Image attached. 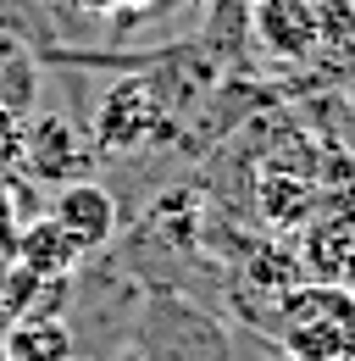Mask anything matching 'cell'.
Instances as JSON below:
<instances>
[{"instance_id": "cell-1", "label": "cell", "mask_w": 355, "mask_h": 361, "mask_svg": "<svg viewBox=\"0 0 355 361\" xmlns=\"http://www.w3.org/2000/svg\"><path fill=\"white\" fill-rule=\"evenodd\" d=\"M278 334L283 350L306 361H355V289L344 283H294L278 300Z\"/></svg>"}, {"instance_id": "cell-2", "label": "cell", "mask_w": 355, "mask_h": 361, "mask_svg": "<svg viewBox=\"0 0 355 361\" xmlns=\"http://www.w3.org/2000/svg\"><path fill=\"white\" fill-rule=\"evenodd\" d=\"M50 223H61V233L89 256V250H106V245L117 239L123 212H117V195H111L106 183L73 178V183L56 189V200H50Z\"/></svg>"}, {"instance_id": "cell-3", "label": "cell", "mask_w": 355, "mask_h": 361, "mask_svg": "<svg viewBox=\"0 0 355 361\" xmlns=\"http://www.w3.org/2000/svg\"><path fill=\"white\" fill-rule=\"evenodd\" d=\"M300 267L322 283L355 289V212H316L300 228Z\"/></svg>"}, {"instance_id": "cell-4", "label": "cell", "mask_w": 355, "mask_h": 361, "mask_svg": "<svg viewBox=\"0 0 355 361\" xmlns=\"http://www.w3.org/2000/svg\"><path fill=\"white\" fill-rule=\"evenodd\" d=\"M250 34L266 56L306 61L316 50V0H256L250 6Z\"/></svg>"}, {"instance_id": "cell-5", "label": "cell", "mask_w": 355, "mask_h": 361, "mask_svg": "<svg viewBox=\"0 0 355 361\" xmlns=\"http://www.w3.org/2000/svg\"><path fill=\"white\" fill-rule=\"evenodd\" d=\"M256 212H261L272 228H300L322 212V200H316V178H311V167H300V173H289V161H266L261 178H256Z\"/></svg>"}, {"instance_id": "cell-6", "label": "cell", "mask_w": 355, "mask_h": 361, "mask_svg": "<svg viewBox=\"0 0 355 361\" xmlns=\"http://www.w3.org/2000/svg\"><path fill=\"white\" fill-rule=\"evenodd\" d=\"M161 111H156V90L150 84H117L100 100V145L106 150H133L156 134Z\"/></svg>"}, {"instance_id": "cell-7", "label": "cell", "mask_w": 355, "mask_h": 361, "mask_svg": "<svg viewBox=\"0 0 355 361\" xmlns=\"http://www.w3.org/2000/svg\"><path fill=\"white\" fill-rule=\"evenodd\" d=\"M0 361H78V334L56 312H28L0 334Z\"/></svg>"}, {"instance_id": "cell-8", "label": "cell", "mask_w": 355, "mask_h": 361, "mask_svg": "<svg viewBox=\"0 0 355 361\" xmlns=\"http://www.w3.org/2000/svg\"><path fill=\"white\" fill-rule=\"evenodd\" d=\"M17 262L34 272V278H44V283H56V278H73L78 272V262H84V250L61 233V223H50V217H39V223H28L23 233H17Z\"/></svg>"}, {"instance_id": "cell-9", "label": "cell", "mask_w": 355, "mask_h": 361, "mask_svg": "<svg viewBox=\"0 0 355 361\" xmlns=\"http://www.w3.org/2000/svg\"><path fill=\"white\" fill-rule=\"evenodd\" d=\"M34 139V167H39L44 178H73V167H78V145H73V134H67V123H39V134H28Z\"/></svg>"}, {"instance_id": "cell-10", "label": "cell", "mask_w": 355, "mask_h": 361, "mask_svg": "<svg viewBox=\"0 0 355 361\" xmlns=\"http://www.w3.org/2000/svg\"><path fill=\"white\" fill-rule=\"evenodd\" d=\"M316 50L355 61V0H316Z\"/></svg>"}, {"instance_id": "cell-11", "label": "cell", "mask_w": 355, "mask_h": 361, "mask_svg": "<svg viewBox=\"0 0 355 361\" xmlns=\"http://www.w3.org/2000/svg\"><path fill=\"white\" fill-rule=\"evenodd\" d=\"M0 34H11V39H23V34L56 39V28L44 17V0H0Z\"/></svg>"}, {"instance_id": "cell-12", "label": "cell", "mask_w": 355, "mask_h": 361, "mask_svg": "<svg viewBox=\"0 0 355 361\" xmlns=\"http://www.w3.org/2000/svg\"><path fill=\"white\" fill-rule=\"evenodd\" d=\"M194 6H206V11H211V6H217V0H194Z\"/></svg>"}, {"instance_id": "cell-13", "label": "cell", "mask_w": 355, "mask_h": 361, "mask_svg": "<svg viewBox=\"0 0 355 361\" xmlns=\"http://www.w3.org/2000/svg\"><path fill=\"white\" fill-rule=\"evenodd\" d=\"M283 361H306V356H289V350H283Z\"/></svg>"}, {"instance_id": "cell-14", "label": "cell", "mask_w": 355, "mask_h": 361, "mask_svg": "<svg viewBox=\"0 0 355 361\" xmlns=\"http://www.w3.org/2000/svg\"><path fill=\"white\" fill-rule=\"evenodd\" d=\"M244 6H256V0H244Z\"/></svg>"}]
</instances>
